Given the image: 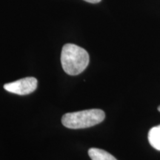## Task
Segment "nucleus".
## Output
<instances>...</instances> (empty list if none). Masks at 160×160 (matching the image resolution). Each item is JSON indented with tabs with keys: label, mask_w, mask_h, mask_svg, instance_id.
Returning a JSON list of instances; mask_svg holds the SVG:
<instances>
[{
	"label": "nucleus",
	"mask_w": 160,
	"mask_h": 160,
	"mask_svg": "<svg viewBox=\"0 0 160 160\" xmlns=\"http://www.w3.org/2000/svg\"><path fill=\"white\" fill-rule=\"evenodd\" d=\"M158 111L160 112V106H159V107H158Z\"/></svg>",
	"instance_id": "7"
},
{
	"label": "nucleus",
	"mask_w": 160,
	"mask_h": 160,
	"mask_svg": "<svg viewBox=\"0 0 160 160\" xmlns=\"http://www.w3.org/2000/svg\"><path fill=\"white\" fill-rule=\"evenodd\" d=\"M84 1L88 2H89V3H93V4H96V3L99 2L101 1V0H84Z\"/></svg>",
	"instance_id": "6"
},
{
	"label": "nucleus",
	"mask_w": 160,
	"mask_h": 160,
	"mask_svg": "<svg viewBox=\"0 0 160 160\" xmlns=\"http://www.w3.org/2000/svg\"><path fill=\"white\" fill-rule=\"evenodd\" d=\"M105 118L102 110L90 109L65 113L62 118V123L68 128H87L102 122Z\"/></svg>",
	"instance_id": "2"
},
{
	"label": "nucleus",
	"mask_w": 160,
	"mask_h": 160,
	"mask_svg": "<svg viewBox=\"0 0 160 160\" xmlns=\"http://www.w3.org/2000/svg\"><path fill=\"white\" fill-rule=\"evenodd\" d=\"M148 141L153 148L160 151V125L155 126L150 130Z\"/></svg>",
	"instance_id": "5"
},
{
	"label": "nucleus",
	"mask_w": 160,
	"mask_h": 160,
	"mask_svg": "<svg viewBox=\"0 0 160 160\" xmlns=\"http://www.w3.org/2000/svg\"><path fill=\"white\" fill-rule=\"evenodd\" d=\"M88 155L91 160H117L108 152L96 148L88 150Z\"/></svg>",
	"instance_id": "4"
},
{
	"label": "nucleus",
	"mask_w": 160,
	"mask_h": 160,
	"mask_svg": "<svg viewBox=\"0 0 160 160\" xmlns=\"http://www.w3.org/2000/svg\"><path fill=\"white\" fill-rule=\"evenodd\" d=\"M61 63L66 73L78 75L82 73L88 65V53L74 44H66L62 50Z\"/></svg>",
	"instance_id": "1"
},
{
	"label": "nucleus",
	"mask_w": 160,
	"mask_h": 160,
	"mask_svg": "<svg viewBox=\"0 0 160 160\" xmlns=\"http://www.w3.org/2000/svg\"><path fill=\"white\" fill-rule=\"evenodd\" d=\"M37 79L34 77H25L13 82L4 85L5 91L18 95H28L33 93L37 89Z\"/></svg>",
	"instance_id": "3"
}]
</instances>
